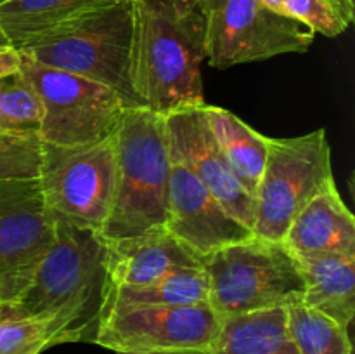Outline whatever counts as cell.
<instances>
[{
  "instance_id": "obj_1",
  "label": "cell",
  "mask_w": 355,
  "mask_h": 354,
  "mask_svg": "<svg viewBox=\"0 0 355 354\" xmlns=\"http://www.w3.org/2000/svg\"><path fill=\"white\" fill-rule=\"evenodd\" d=\"M203 61L201 0H132L128 75L142 106L166 115L205 104Z\"/></svg>"
},
{
  "instance_id": "obj_2",
  "label": "cell",
  "mask_w": 355,
  "mask_h": 354,
  "mask_svg": "<svg viewBox=\"0 0 355 354\" xmlns=\"http://www.w3.org/2000/svg\"><path fill=\"white\" fill-rule=\"evenodd\" d=\"M110 288L104 239L92 229L54 221V239L26 288L2 309L51 319L58 346L94 342Z\"/></svg>"
},
{
  "instance_id": "obj_3",
  "label": "cell",
  "mask_w": 355,
  "mask_h": 354,
  "mask_svg": "<svg viewBox=\"0 0 355 354\" xmlns=\"http://www.w3.org/2000/svg\"><path fill=\"white\" fill-rule=\"evenodd\" d=\"M114 193L104 242L166 228L172 156L163 115L127 108L114 132Z\"/></svg>"
},
{
  "instance_id": "obj_4",
  "label": "cell",
  "mask_w": 355,
  "mask_h": 354,
  "mask_svg": "<svg viewBox=\"0 0 355 354\" xmlns=\"http://www.w3.org/2000/svg\"><path fill=\"white\" fill-rule=\"evenodd\" d=\"M130 38L132 0H116L40 35L17 51L47 68L103 83L134 108L142 104L128 75Z\"/></svg>"
},
{
  "instance_id": "obj_5",
  "label": "cell",
  "mask_w": 355,
  "mask_h": 354,
  "mask_svg": "<svg viewBox=\"0 0 355 354\" xmlns=\"http://www.w3.org/2000/svg\"><path fill=\"white\" fill-rule=\"evenodd\" d=\"M208 280V304L218 318L286 307L302 301L305 281L283 242L255 235L200 257Z\"/></svg>"
},
{
  "instance_id": "obj_6",
  "label": "cell",
  "mask_w": 355,
  "mask_h": 354,
  "mask_svg": "<svg viewBox=\"0 0 355 354\" xmlns=\"http://www.w3.org/2000/svg\"><path fill=\"white\" fill-rule=\"evenodd\" d=\"M266 169L255 193L253 235L283 242L288 228L314 196L335 186L324 128L297 137H267Z\"/></svg>"
},
{
  "instance_id": "obj_7",
  "label": "cell",
  "mask_w": 355,
  "mask_h": 354,
  "mask_svg": "<svg viewBox=\"0 0 355 354\" xmlns=\"http://www.w3.org/2000/svg\"><path fill=\"white\" fill-rule=\"evenodd\" d=\"M114 170V134L82 146L42 142L37 180L45 210L99 235L113 203Z\"/></svg>"
},
{
  "instance_id": "obj_8",
  "label": "cell",
  "mask_w": 355,
  "mask_h": 354,
  "mask_svg": "<svg viewBox=\"0 0 355 354\" xmlns=\"http://www.w3.org/2000/svg\"><path fill=\"white\" fill-rule=\"evenodd\" d=\"M19 71L40 101L38 135L47 144L82 146L111 137L128 108L123 97L110 87L47 68L24 56H21Z\"/></svg>"
},
{
  "instance_id": "obj_9",
  "label": "cell",
  "mask_w": 355,
  "mask_h": 354,
  "mask_svg": "<svg viewBox=\"0 0 355 354\" xmlns=\"http://www.w3.org/2000/svg\"><path fill=\"white\" fill-rule=\"evenodd\" d=\"M207 23V61L214 68L307 52L315 31L263 0H201Z\"/></svg>"
},
{
  "instance_id": "obj_10",
  "label": "cell",
  "mask_w": 355,
  "mask_h": 354,
  "mask_svg": "<svg viewBox=\"0 0 355 354\" xmlns=\"http://www.w3.org/2000/svg\"><path fill=\"white\" fill-rule=\"evenodd\" d=\"M220 318L208 302L191 305H114L104 309L94 344L114 353H208Z\"/></svg>"
},
{
  "instance_id": "obj_11",
  "label": "cell",
  "mask_w": 355,
  "mask_h": 354,
  "mask_svg": "<svg viewBox=\"0 0 355 354\" xmlns=\"http://www.w3.org/2000/svg\"><path fill=\"white\" fill-rule=\"evenodd\" d=\"M54 239L37 179L0 183V298L12 302Z\"/></svg>"
},
{
  "instance_id": "obj_12",
  "label": "cell",
  "mask_w": 355,
  "mask_h": 354,
  "mask_svg": "<svg viewBox=\"0 0 355 354\" xmlns=\"http://www.w3.org/2000/svg\"><path fill=\"white\" fill-rule=\"evenodd\" d=\"M163 120L172 158L189 167L225 212L253 231L255 198L241 186L225 162L207 124L203 104L166 113Z\"/></svg>"
},
{
  "instance_id": "obj_13",
  "label": "cell",
  "mask_w": 355,
  "mask_h": 354,
  "mask_svg": "<svg viewBox=\"0 0 355 354\" xmlns=\"http://www.w3.org/2000/svg\"><path fill=\"white\" fill-rule=\"evenodd\" d=\"M166 229L200 257L253 236L252 229L225 212L193 170L175 158L170 169Z\"/></svg>"
},
{
  "instance_id": "obj_14",
  "label": "cell",
  "mask_w": 355,
  "mask_h": 354,
  "mask_svg": "<svg viewBox=\"0 0 355 354\" xmlns=\"http://www.w3.org/2000/svg\"><path fill=\"white\" fill-rule=\"evenodd\" d=\"M104 243L111 287H141L173 271L201 267L200 255L166 228Z\"/></svg>"
},
{
  "instance_id": "obj_15",
  "label": "cell",
  "mask_w": 355,
  "mask_h": 354,
  "mask_svg": "<svg viewBox=\"0 0 355 354\" xmlns=\"http://www.w3.org/2000/svg\"><path fill=\"white\" fill-rule=\"evenodd\" d=\"M293 255H355V219L336 186L312 198L293 219L283 238Z\"/></svg>"
},
{
  "instance_id": "obj_16",
  "label": "cell",
  "mask_w": 355,
  "mask_h": 354,
  "mask_svg": "<svg viewBox=\"0 0 355 354\" xmlns=\"http://www.w3.org/2000/svg\"><path fill=\"white\" fill-rule=\"evenodd\" d=\"M297 260L305 281L302 302L349 328L355 316V255L319 253Z\"/></svg>"
},
{
  "instance_id": "obj_17",
  "label": "cell",
  "mask_w": 355,
  "mask_h": 354,
  "mask_svg": "<svg viewBox=\"0 0 355 354\" xmlns=\"http://www.w3.org/2000/svg\"><path fill=\"white\" fill-rule=\"evenodd\" d=\"M207 354H298L288 332L286 307L222 318Z\"/></svg>"
},
{
  "instance_id": "obj_18",
  "label": "cell",
  "mask_w": 355,
  "mask_h": 354,
  "mask_svg": "<svg viewBox=\"0 0 355 354\" xmlns=\"http://www.w3.org/2000/svg\"><path fill=\"white\" fill-rule=\"evenodd\" d=\"M203 113L232 174L255 198L257 187L266 169L269 149L267 137L225 108L210 106L205 103Z\"/></svg>"
},
{
  "instance_id": "obj_19",
  "label": "cell",
  "mask_w": 355,
  "mask_h": 354,
  "mask_svg": "<svg viewBox=\"0 0 355 354\" xmlns=\"http://www.w3.org/2000/svg\"><path fill=\"white\" fill-rule=\"evenodd\" d=\"M116 0H2L0 31L14 49Z\"/></svg>"
},
{
  "instance_id": "obj_20",
  "label": "cell",
  "mask_w": 355,
  "mask_h": 354,
  "mask_svg": "<svg viewBox=\"0 0 355 354\" xmlns=\"http://www.w3.org/2000/svg\"><path fill=\"white\" fill-rule=\"evenodd\" d=\"M208 302L203 267L179 269L141 287H111L106 307L114 305H191Z\"/></svg>"
},
{
  "instance_id": "obj_21",
  "label": "cell",
  "mask_w": 355,
  "mask_h": 354,
  "mask_svg": "<svg viewBox=\"0 0 355 354\" xmlns=\"http://www.w3.org/2000/svg\"><path fill=\"white\" fill-rule=\"evenodd\" d=\"M288 332L298 354H352L349 328L305 305H286Z\"/></svg>"
},
{
  "instance_id": "obj_22",
  "label": "cell",
  "mask_w": 355,
  "mask_h": 354,
  "mask_svg": "<svg viewBox=\"0 0 355 354\" xmlns=\"http://www.w3.org/2000/svg\"><path fill=\"white\" fill-rule=\"evenodd\" d=\"M40 121V101L26 76L21 71L0 76V134L38 135Z\"/></svg>"
},
{
  "instance_id": "obj_23",
  "label": "cell",
  "mask_w": 355,
  "mask_h": 354,
  "mask_svg": "<svg viewBox=\"0 0 355 354\" xmlns=\"http://www.w3.org/2000/svg\"><path fill=\"white\" fill-rule=\"evenodd\" d=\"M58 346L52 321L40 316H19L0 305V354H40Z\"/></svg>"
},
{
  "instance_id": "obj_24",
  "label": "cell",
  "mask_w": 355,
  "mask_h": 354,
  "mask_svg": "<svg viewBox=\"0 0 355 354\" xmlns=\"http://www.w3.org/2000/svg\"><path fill=\"white\" fill-rule=\"evenodd\" d=\"M284 12L307 24L315 35L338 37L352 24L354 0H284Z\"/></svg>"
},
{
  "instance_id": "obj_25",
  "label": "cell",
  "mask_w": 355,
  "mask_h": 354,
  "mask_svg": "<svg viewBox=\"0 0 355 354\" xmlns=\"http://www.w3.org/2000/svg\"><path fill=\"white\" fill-rule=\"evenodd\" d=\"M42 141L38 135L0 134V183L37 179Z\"/></svg>"
},
{
  "instance_id": "obj_26",
  "label": "cell",
  "mask_w": 355,
  "mask_h": 354,
  "mask_svg": "<svg viewBox=\"0 0 355 354\" xmlns=\"http://www.w3.org/2000/svg\"><path fill=\"white\" fill-rule=\"evenodd\" d=\"M21 65V54L17 49L7 47L0 49V76L10 75V73L19 71Z\"/></svg>"
},
{
  "instance_id": "obj_27",
  "label": "cell",
  "mask_w": 355,
  "mask_h": 354,
  "mask_svg": "<svg viewBox=\"0 0 355 354\" xmlns=\"http://www.w3.org/2000/svg\"><path fill=\"white\" fill-rule=\"evenodd\" d=\"M116 354H207L198 351H162V353H116Z\"/></svg>"
},
{
  "instance_id": "obj_28",
  "label": "cell",
  "mask_w": 355,
  "mask_h": 354,
  "mask_svg": "<svg viewBox=\"0 0 355 354\" xmlns=\"http://www.w3.org/2000/svg\"><path fill=\"white\" fill-rule=\"evenodd\" d=\"M7 47H12V45L9 44V40H7V38L3 37L2 31H0V49H7Z\"/></svg>"
},
{
  "instance_id": "obj_29",
  "label": "cell",
  "mask_w": 355,
  "mask_h": 354,
  "mask_svg": "<svg viewBox=\"0 0 355 354\" xmlns=\"http://www.w3.org/2000/svg\"><path fill=\"white\" fill-rule=\"evenodd\" d=\"M0 305H2V298H0Z\"/></svg>"
},
{
  "instance_id": "obj_30",
  "label": "cell",
  "mask_w": 355,
  "mask_h": 354,
  "mask_svg": "<svg viewBox=\"0 0 355 354\" xmlns=\"http://www.w3.org/2000/svg\"><path fill=\"white\" fill-rule=\"evenodd\" d=\"M0 2H2V0H0Z\"/></svg>"
}]
</instances>
